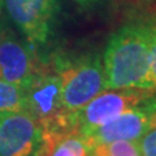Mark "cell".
<instances>
[{
  "label": "cell",
  "mask_w": 156,
  "mask_h": 156,
  "mask_svg": "<svg viewBox=\"0 0 156 156\" xmlns=\"http://www.w3.org/2000/svg\"><path fill=\"white\" fill-rule=\"evenodd\" d=\"M150 23H128L112 34L101 57L107 89L155 91L150 73Z\"/></svg>",
  "instance_id": "obj_1"
},
{
  "label": "cell",
  "mask_w": 156,
  "mask_h": 156,
  "mask_svg": "<svg viewBox=\"0 0 156 156\" xmlns=\"http://www.w3.org/2000/svg\"><path fill=\"white\" fill-rule=\"evenodd\" d=\"M53 66L61 81L62 107L72 115L107 90L103 61L99 53H86L76 58L57 57Z\"/></svg>",
  "instance_id": "obj_2"
},
{
  "label": "cell",
  "mask_w": 156,
  "mask_h": 156,
  "mask_svg": "<svg viewBox=\"0 0 156 156\" xmlns=\"http://www.w3.org/2000/svg\"><path fill=\"white\" fill-rule=\"evenodd\" d=\"M25 90L26 111L41 125L43 133L76 131L74 115L66 112L61 103V81L55 66H39Z\"/></svg>",
  "instance_id": "obj_3"
},
{
  "label": "cell",
  "mask_w": 156,
  "mask_h": 156,
  "mask_svg": "<svg viewBox=\"0 0 156 156\" xmlns=\"http://www.w3.org/2000/svg\"><path fill=\"white\" fill-rule=\"evenodd\" d=\"M154 91L139 89H107L73 116L74 130L89 136L91 133L133 107L140 104Z\"/></svg>",
  "instance_id": "obj_4"
},
{
  "label": "cell",
  "mask_w": 156,
  "mask_h": 156,
  "mask_svg": "<svg viewBox=\"0 0 156 156\" xmlns=\"http://www.w3.org/2000/svg\"><path fill=\"white\" fill-rule=\"evenodd\" d=\"M2 5L34 50L47 44L58 13L57 0H2Z\"/></svg>",
  "instance_id": "obj_5"
},
{
  "label": "cell",
  "mask_w": 156,
  "mask_h": 156,
  "mask_svg": "<svg viewBox=\"0 0 156 156\" xmlns=\"http://www.w3.org/2000/svg\"><path fill=\"white\" fill-rule=\"evenodd\" d=\"M43 131L27 111L0 113V156H33Z\"/></svg>",
  "instance_id": "obj_6"
},
{
  "label": "cell",
  "mask_w": 156,
  "mask_h": 156,
  "mask_svg": "<svg viewBox=\"0 0 156 156\" xmlns=\"http://www.w3.org/2000/svg\"><path fill=\"white\" fill-rule=\"evenodd\" d=\"M155 107L151 101V95L140 104L133 107L124 113L111 120L109 122L98 128L89 136H85L91 147L100 143L115 140H138L151 129V116Z\"/></svg>",
  "instance_id": "obj_7"
},
{
  "label": "cell",
  "mask_w": 156,
  "mask_h": 156,
  "mask_svg": "<svg viewBox=\"0 0 156 156\" xmlns=\"http://www.w3.org/2000/svg\"><path fill=\"white\" fill-rule=\"evenodd\" d=\"M34 51L9 31L0 43V81L25 87L39 68Z\"/></svg>",
  "instance_id": "obj_8"
},
{
  "label": "cell",
  "mask_w": 156,
  "mask_h": 156,
  "mask_svg": "<svg viewBox=\"0 0 156 156\" xmlns=\"http://www.w3.org/2000/svg\"><path fill=\"white\" fill-rule=\"evenodd\" d=\"M33 156H91V146L76 131L43 133L42 142Z\"/></svg>",
  "instance_id": "obj_9"
},
{
  "label": "cell",
  "mask_w": 156,
  "mask_h": 156,
  "mask_svg": "<svg viewBox=\"0 0 156 156\" xmlns=\"http://www.w3.org/2000/svg\"><path fill=\"white\" fill-rule=\"evenodd\" d=\"M26 111L25 87L0 81V113Z\"/></svg>",
  "instance_id": "obj_10"
},
{
  "label": "cell",
  "mask_w": 156,
  "mask_h": 156,
  "mask_svg": "<svg viewBox=\"0 0 156 156\" xmlns=\"http://www.w3.org/2000/svg\"><path fill=\"white\" fill-rule=\"evenodd\" d=\"M91 156H143L138 140H115L91 147Z\"/></svg>",
  "instance_id": "obj_11"
},
{
  "label": "cell",
  "mask_w": 156,
  "mask_h": 156,
  "mask_svg": "<svg viewBox=\"0 0 156 156\" xmlns=\"http://www.w3.org/2000/svg\"><path fill=\"white\" fill-rule=\"evenodd\" d=\"M139 142L143 156H156V129L151 128L139 139Z\"/></svg>",
  "instance_id": "obj_12"
},
{
  "label": "cell",
  "mask_w": 156,
  "mask_h": 156,
  "mask_svg": "<svg viewBox=\"0 0 156 156\" xmlns=\"http://www.w3.org/2000/svg\"><path fill=\"white\" fill-rule=\"evenodd\" d=\"M150 73L151 80L156 91V25H151V41H150Z\"/></svg>",
  "instance_id": "obj_13"
},
{
  "label": "cell",
  "mask_w": 156,
  "mask_h": 156,
  "mask_svg": "<svg viewBox=\"0 0 156 156\" xmlns=\"http://www.w3.org/2000/svg\"><path fill=\"white\" fill-rule=\"evenodd\" d=\"M74 2H76L81 8L90 11V9L96 8L100 3H103V0H74Z\"/></svg>",
  "instance_id": "obj_14"
},
{
  "label": "cell",
  "mask_w": 156,
  "mask_h": 156,
  "mask_svg": "<svg viewBox=\"0 0 156 156\" xmlns=\"http://www.w3.org/2000/svg\"><path fill=\"white\" fill-rule=\"evenodd\" d=\"M8 34H9V29H8V26L5 25L4 20L2 18V14H0V43L3 42V39L5 38Z\"/></svg>",
  "instance_id": "obj_15"
},
{
  "label": "cell",
  "mask_w": 156,
  "mask_h": 156,
  "mask_svg": "<svg viewBox=\"0 0 156 156\" xmlns=\"http://www.w3.org/2000/svg\"><path fill=\"white\" fill-rule=\"evenodd\" d=\"M151 128L156 129V109L154 111L152 116H151Z\"/></svg>",
  "instance_id": "obj_16"
},
{
  "label": "cell",
  "mask_w": 156,
  "mask_h": 156,
  "mask_svg": "<svg viewBox=\"0 0 156 156\" xmlns=\"http://www.w3.org/2000/svg\"><path fill=\"white\" fill-rule=\"evenodd\" d=\"M151 101H152V104H154L155 109H156V91H154L152 94H151Z\"/></svg>",
  "instance_id": "obj_17"
},
{
  "label": "cell",
  "mask_w": 156,
  "mask_h": 156,
  "mask_svg": "<svg viewBox=\"0 0 156 156\" xmlns=\"http://www.w3.org/2000/svg\"><path fill=\"white\" fill-rule=\"evenodd\" d=\"M0 8H2V0H0Z\"/></svg>",
  "instance_id": "obj_18"
}]
</instances>
